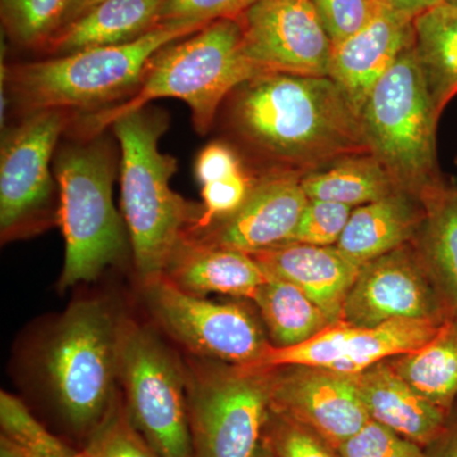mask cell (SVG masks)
<instances>
[{
    "label": "cell",
    "mask_w": 457,
    "mask_h": 457,
    "mask_svg": "<svg viewBox=\"0 0 457 457\" xmlns=\"http://www.w3.org/2000/svg\"><path fill=\"white\" fill-rule=\"evenodd\" d=\"M253 457H278L276 453H273V450L270 449L269 445L266 444L263 440H262L260 446L255 450Z\"/></svg>",
    "instance_id": "b9f144b4"
},
{
    "label": "cell",
    "mask_w": 457,
    "mask_h": 457,
    "mask_svg": "<svg viewBox=\"0 0 457 457\" xmlns=\"http://www.w3.org/2000/svg\"><path fill=\"white\" fill-rule=\"evenodd\" d=\"M425 215L413 245L450 311H457V187L442 180L422 197Z\"/></svg>",
    "instance_id": "603a6c76"
},
{
    "label": "cell",
    "mask_w": 457,
    "mask_h": 457,
    "mask_svg": "<svg viewBox=\"0 0 457 457\" xmlns=\"http://www.w3.org/2000/svg\"><path fill=\"white\" fill-rule=\"evenodd\" d=\"M186 372L192 457H253L270 411V369L195 357Z\"/></svg>",
    "instance_id": "9c48e42d"
},
{
    "label": "cell",
    "mask_w": 457,
    "mask_h": 457,
    "mask_svg": "<svg viewBox=\"0 0 457 457\" xmlns=\"http://www.w3.org/2000/svg\"><path fill=\"white\" fill-rule=\"evenodd\" d=\"M262 440L278 457H341L336 447L308 427L270 411Z\"/></svg>",
    "instance_id": "4dcf8cb0"
},
{
    "label": "cell",
    "mask_w": 457,
    "mask_h": 457,
    "mask_svg": "<svg viewBox=\"0 0 457 457\" xmlns=\"http://www.w3.org/2000/svg\"><path fill=\"white\" fill-rule=\"evenodd\" d=\"M267 275L302 288L333 324L339 323L343 305L359 275V264L337 248L287 242L251 254Z\"/></svg>",
    "instance_id": "ac0fdd59"
},
{
    "label": "cell",
    "mask_w": 457,
    "mask_h": 457,
    "mask_svg": "<svg viewBox=\"0 0 457 457\" xmlns=\"http://www.w3.org/2000/svg\"><path fill=\"white\" fill-rule=\"evenodd\" d=\"M77 113L42 110L23 114L5 132L0 150V234L2 242L44 230L57 220L55 183L50 164L60 137Z\"/></svg>",
    "instance_id": "30bf717a"
},
{
    "label": "cell",
    "mask_w": 457,
    "mask_h": 457,
    "mask_svg": "<svg viewBox=\"0 0 457 457\" xmlns=\"http://www.w3.org/2000/svg\"><path fill=\"white\" fill-rule=\"evenodd\" d=\"M352 210L353 207L348 204L309 198L288 242L320 246L336 245L347 227Z\"/></svg>",
    "instance_id": "1f68e13d"
},
{
    "label": "cell",
    "mask_w": 457,
    "mask_h": 457,
    "mask_svg": "<svg viewBox=\"0 0 457 457\" xmlns=\"http://www.w3.org/2000/svg\"><path fill=\"white\" fill-rule=\"evenodd\" d=\"M370 420L422 447L429 446L446 428L451 411L418 393L387 361L350 376Z\"/></svg>",
    "instance_id": "d6986e66"
},
{
    "label": "cell",
    "mask_w": 457,
    "mask_h": 457,
    "mask_svg": "<svg viewBox=\"0 0 457 457\" xmlns=\"http://www.w3.org/2000/svg\"><path fill=\"white\" fill-rule=\"evenodd\" d=\"M119 380L132 425L162 457H192L187 372L149 328L120 318Z\"/></svg>",
    "instance_id": "ba28073f"
},
{
    "label": "cell",
    "mask_w": 457,
    "mask_h": 457,
    "mask_svg": "<svg viewBox=\"0 0 457 457\" xmlns=\"http://www.w3.org/2000/svg\"><path fill=\"white\" fill-rule=\"evenodd\" d=\"M413 47L436 112L457 95V5L440 2L413 18Z\"/></svg>",
    "instance_id": "cb8c5ba5"
},
{
    "label": "cell",
    "mask_w": 457,
    "mask_h": 457,
    "mask_svg": "<svg viewBox=\"0 0 457 457\" xmlns=\"http://www.w3.org/2000/svg\"><path fill=\"white\" fill-rule=\"evenodd\" d=\"M337 451L341 457H428L425 447L372 420Z\"/></svg>",
    "instance_id": "d6a6232c"
},
{
    "label": "cell",
    "mask_w": 457,
    "mask_h": 457,
    "mask_svg": "<svg viewBox=\"0 0 457 457\" xmlns=\"http://www.w3.org/2000/svg\"><path fill=\"white\" fill-rule=\"evenodd\" d=\"M99 2H102V0H71V4H69L68 9H66L64 20H62V26L60 27L71 22V21L77 20L78 17L82 16L83 13H86L90 8L95 7Z\"/></svg>",
    "instance_id": "ab89813d"
},
{
    "label": "cell",
    "mask_w": 457,
    "mask_h": 457,
    "mask_svg": "<svg viewBox=\"0 0 457 457\" xmlns=\"http://www.w3.org/2000/svg\"><path fill=\"white\" fill-rule=\"evenodd\" d=\"M440 2L442 0H390V5L414 18L420 12L426 11V9L431 8Z\"/></svg>",
    "instance_id": "f35d334b"
},
{
    "label": "cell",
    "mask_w": 457,
    "mask_h": 457,
    "mask_svg": "<svg viewBox=\"0 0 457 457\" xmlns=\"http://www.w3.org/2000/svg\"><path fill=\"white\" fill-rule=\"evenodd\" d=\"M120 318L104 300L73 303L54 330L44 368L62 416L75 431L93 435L116 396Z\"/></svg>",
    "instance_id": "8992f818"
},
{
    "label": "cell",
    "mask_w": 457,
    "mask_h": 457,
    "mask_svg": "<svg viewBox=\"0 0 457 457\" xmlns=\"http://www.w3.org/2000/svg\"><path fill=\"white\" fill-rule=\"evenodd\" d=\"M82 139L62 146L54 162L57 222L65 239L62 288L97 278L120 260L126 245L121 216L113 204V147L99 134Z\"/></svg>",
    "instance_id": "5b68a950"
},
{
    "label": "cell",
    "mask_w": 457,
    "mask_h": 457,
    "mask_svg": "<svg viewBox=\"0 0 457 457\" xmlns=\"http://www.w3.org/2000/svg\"><path fill=\"white\" fill-rule=\"evenodd\" d=\"M425 215L422 198L408 191L354 207L336 246L362 266L413 242Z\"/></svg>",
    "instance_id": "7402d4cb"
},
{
    "label": "cell",
    "mask_w": 457,
    "mask_h": 457,
    "mask_svg": "<svg viewBox=\"0 0 457 457\" xmlns=\"http://www.w3.org/2000/svg\"><path fill=\"white\" fill-rule=\"evenodd\" d=\"M164 278L186 293H209L253 300L267 273L245 252L209 245L187 234L171 255Z\"/></svg>",
    "instance_id": "ffe728a7"
},
{
    "label": "cell",
    "mask_w": 457,
    "mask_h": 457,
    "mask_svg": "<svg viewBox=\"0 0 457 457\" xmlns=\"http://www.w3.org/2000/svg\"><path fill=\"white\" fill-rule=\"evenodd\" d=\"M360 119L370 150L402 189L422 197L444 180L436 153L440 114L433 106L413 44L375 84Z\"/></svg>",
    "instance_id": "52a82bcc"
},
{
    "label": "cell",
    "mask_w": 457,
    "mask_h": 457,
    "mask_svg": "<svg viewBox=\"0 0 457 457\" xmlns=\"http://www.w3.org/2000/svg\"><path fill=\"white\" fill-rule=\"evenodd\" d=\"M258 0H165L158 27L210 25L215 21L236 20Z\"/></svg>",
    "instance_id": "e575fe53"
},
{
    "label": "cell",
    "mask_w": 457,
    "mask_h": 457,
    "mask_svg": "<svg viewBox=\"0 0 457 457\" xmlns=\"http://www.w3.org/2000/svg\"><path fill=\"white\" fill-rule=\"evenodd\" d=\"M71 0H0L2 26L9 40L38 50L62 26Z\"/></svg>",
    "instance_id": "83f0119b"
},
{
    "label": "cell",
    "mask_w": 457,
    "mask_h": 457,
    "mask_svg": "<svg viewBox=\"0 0 457 457\" xmlns=\"http://www.w3.org/2000/svg\"><path fill=\"white\" fill-rule=\"evenodd\" d=\"M451 312L409 243L360 267L339 323L376 327L400 319L445 321Z\"/></svg>",
    "instance_id": "5bb4252c"
},
{
    "label": "cell",
    "mask_w": 457,
    "mask_h": 457,
    "mask_svg": "<svg viewBox=\"0 0 457 457\" xmlns=\"http://www.w3.org/2000/svg\"><path fill=\"white\" fill-rule=\"evenodd\" d=\"M428 457H457V418L447 420L446 428L437 440L426 447Z\"/></svg>",
    "instance_id": "74e56055"
},
{
    "label": "cell",
    "mask_w": 457,
    "mask_h": 457,
    "mask_svg": "<svg viewBox=\"0 0 457 457\" xmlns=\"http://www.w3.org/2000/svg\"><path fill=\"white\" fill-rule=\"evenodd\" d=\"M0 457H31L20 445L12 441L7 436L0 437Z\"/></svg>",
    "instance_id": "60d3db41"
},
{
    "label": "cell",
    "mask_w": 457,
    "mask_h": 457,
    "mask_svg": "<svg viewBox=\"0 0 457 457\" xmlns=\"http://www.w3.org/2000/svg\"><path fill=\"white\" fill-rule=\"evenodd\" d=\"M270 411L308 427L336 449L370 420L350 376L306 366L270 369Z\"/></svg>",
    "instance_id": "9a60e30c"
},
{
    "label": "cell",
    "mask_w": 457,
    "mask_h": 457,
    "mask_svg": "<svg viewBox=\"0 0 457 457\" xmlns=\"http://www.w3.org/2000/svg\"><path fill=\"white\" fill-rule=\"evenodd\" d=\"M258 74L261 71L245 56L237 18L215 21L155 53L139 89L128 101L75 117L74 123L79 125L80 137H95L120 114L139 110L154 99L176 98L187 104L195 129L204 135L222 102Z\"/></svg>",
    "instance_id": "3957f363"
},
{
    "label": "cell",
    "mask_w": 457,
    "mask_h": 457,
    "mask_svg": "<svg viewBox=\"0 0 457 457\" xmlns=\"http://www.w3.org/2000/svg\"><path fill=\"white\" fill-rule=\"evenodd\" d=\"M237 21L261 73L329 77L333 44L309 0H258Z\"/></svg>",
    "instance_id": "7c38bea8"
},
{
    "label": "cell",
    "mask_w": 457,
    "mask_h": 457,
    "mask_svg": "<svg viewBox=\"0 0 457 457\" xmlns=\"http://www.w3.org/2000/svg\"><path fill=\"white\" fill-rule=\"evenodd\" d=\"M378 2H383V3H385V4L390 5V0H378Z\"/></svg>",
    "instance_id": "ee69618b"
},
{
    "label": "cell",
    "mask_w": 457,
    "mask_h": 457,
    "mask_svg": "<svg viewBox=\"0 0 457 457\" xmlns=\"http://www.w3.org/2000/svg\"><path fill=\"white\" fill-rule=\"evenodd\" d=\"M206 26H159L129 44L12 65L3 71L5 83L23 114L42 110L97 112L137 93L150 59L162 47Z\"/></svg>",
    "instance_id": "277c9868"
},
{
    "label": "cell",
    "mask_w": 457,
    "mask_h": 457,
    "mask_svg": "<svg viewBox=\"0 0 457 457\" xmlns=\"http://www.w3.org/2000/svg\"><path fill=\"white\" fill-rule=\"evenodd\" d=\"M333 47L361 31L378 13V0H309Z\"/></svg>",
    "instance_id": "836d02e7"
},
{
    "label": "cell",
    "mask_w": 457,
    "mask_h": 457,
    "mask_svg": "<svg viewBox=\"0 0 457 457\" xmlns=\"http://www.w3.org/2000/svg\"><path fill=\"white\" fill-rule=\"evenodd\" d=\"M442 324L444 321L420 319H400L376 327L337 323L302 345L284 348L270 345L257 368L306 366L356 375L418 350L431 341Z\"/></svg>",
    "instance_id": "4fadbf2b"
},
{
    "label": "cell",
    "mask_w": 457,
    "mask_h": 457,
    "mask_svg": "<svg viewBox=\"0 0 457 457\" xmlns=\"http://www.w3.org/2000/svg\"><path fill=\"white\" fill-rule=\"evenodd\" d=\"M165 0H102L60 27L38 49L50 56L139 40L158 27Z\"/></svg>",
    "instance_id": "44dd1931"
},
{
    "label": "cell",
    "mask_w": 457,
    "mask_h": 457,
    "mask_svg": "<svg viewBox=\"0 0 457 457\" xmlns=\"http://www.w3.org/2000/svg\"><path fill=\"white\" fill-rule=\"evenodd\" d=\"M153 318L195 357L257 368L270 345L246 309L186 293L164 276L143 284Z\"/></svg>",
    "instance_id": "8fae6325"
},
{
    "label": "cell",
    "mask_w": 457,
    "mask_h": 457,
    "mask_svg": "<svg viewBox=\"0 0 457 457\" xmlns=\"http://www.w3.org/2000/svg\"><path fill=\"white\" fill-rule=\"evenodd\" d=\"M308 198L359 207L404 191L372 153L343 156L302 177Z\"/></svg>",
    "instance_id": "d4e9b609"
},
{
    "label": "cell",
    "mask_w": 457,
    "mask_h": 457,
    "mask_svg": "<svg viewBox=\"0 0 457 457\" xmlns=\"http://www.w3.org/2000/svg\"><path fill=\"white\" fill-rule=\"evenodd\" d=\"M228 97L231 131L273 171L303 177L371 153L359 112L330 77L261 73Z\"/></svg>",
    "instance_id": "6da1fadb"
},
{
    "label": "cell",
    "mask_w": 457,
    "mask_h": 457,
    "mask_svg": "<svg viewBox=\"0 0 457 457\" xmlns=\"http://www.w3.org/2000/svg\"><path fill=\"white\" fill-rule=\"evenodd\" d=\"M0 426L2 435L31 457H90L88 450L74 451L51 435L20 399L7 392L0 394Z\"/></svg>",
    "instance_id": "f1b7e54d"
},
{
    "label": "cell",
    "mask_w": 457,
    "mask_h": 457,
    "mask_svg": "<svg viewBox=\"0 0 457 457\" xmlns=\"http://www.w3.org/2000/svg\"><path fill=\"white\" fill-rule=\"evenodd\" d=\"M254 182L255 179L242 168L225 179L201 186L204 212L194 230H201L233 215L248 197Z\"/></svg>",
    "instance_id": "d590c367"
},
{
    "label": "cell",
    "mask_w": 457,
    "mask_h": 457,
    "mask_svg": "<svg viewBox=\"0 0 457 457\" xmlns=\"http://www.w3.org/2000/svg\"><path fill=\"white\" fill-rule=\"evenodd\" d=\"M387 362L425 398L453 411L457 400V311L451 312L431 341Z\"/></svg>",
    "instance_id": "484cf974"
},
{
    "label": "cell",
    "mask_w": 457,
    "mask_h": 457,
    "mask_svg": "<svg viewBox=\"0 0 457 457\" xmlns=\"http://www.w3.org/2000/svg\"><path fill=\"white\" fill-rule=\"evenodd\" d=\"M90 437L86 447L90 457H162L132 425L119 398Z\"/></svg>",
    "instance_id": "f546056e"
},
{
    "label": "cell",
    "mask_w": 457,
    "mask_h": 457,
    "mask_svg": "<svg viewBox=\"0 0 457 457\" xmlns=\"http://www.w3.org/2000/svg\"><path fill=\"white\" fill-rule=\"evenodd\" d=\"M239 156L224 143L209 144L201 150L195 164V174L201 186L225 179L230 174L242 170Z\"/></svg>",
    "instance_id": "8d00e7d4"
},
{
    "label": "cell",
    "mask_w": 457,
    "mask_h": 457,
    "mask_svg": "<svg viewBox=\"0 0 457 457\" xmlns=\"http://www.w3.org/2000/svg\"><path fill=\"white\" fill-rule=\"evenodd\" d=\"M266 324L273 347H293L333 326L330 319L302 288L267 275L253 297Z\"/></svg>",
    "instance_id": "4316f807"
},
{
    "label": "cell",
    "mask_w": 457,
    "mask_h": 457,
    "mask_svg": "<svg viewBox=\"0 0 457 457\" xmlns=\"http://www.w3.org/2000/svg\"><path fill=\"white\" fill-rule=\"evenodd\" d=\"M411 44L413 17L383 4L361 31L333 47L329 77L360 114L375 84Z\"/></svg>",
    "instance_id": "e0dca14e"
},
{
    "label": "cell",
    "mask_w": 457,
    "mask_h": 457,
    "mask_svg": "<svg viewBox=\"0 0 457 457\" xmlns=\"http://www.w3.org/2000/svg\"><path fill=\"white\" fill-rule=\"evenodd\" d=\"M308 201L302 177L270 171L255 179L233 215L189 234L209 245L255 253L287 243Z\"/></svg>",
    "instance_id": "2e32d148"
},
{
    "label": "cell",
    "mask_w": 457,
    "mask_h": 457,
    "mask_svg": "<svg viewBox=\"0 0 457 457\" xmlns=\"http://www.w3.org/2000/svg\"><path fill=\"white\" fill-rule=\"evenodd\" d=\"M164 111L144 106L114 117L108 128L121 149V206L141 282L161 278L171 255L203 216V204L189 203L170 187L177 159L159 141L168 130Z\"/></svg>",
    "instance_id": "7a4b0ae2"
},
{
    "label": "cell",
    "mask_w": 457,
    "mask_h": 457,
    "mask_svg": "<svg viewBox=\"0 0 457 457\" xmlns=\"http://www.w3.org/2000/svg\"><path fill=\"white\" fill-rule=\"evenodd\" d=\"M442 2L450 3V4L457 5V0H442Z\"/></svg>",
    "instance_id": "7bdbcfd3"
}]
</instances>
